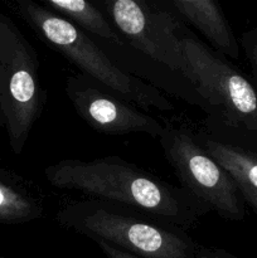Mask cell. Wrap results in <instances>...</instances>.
I'll use <instances>...</instances> for the list:
<instances>
[{
	"mask_svg": "<svg viewBox=\"0 0 257 258\" xmlns=\"http://www.w3.org/2000/svg\"><path fill=\"white\" fill-rule=\"evenodd\" d=\"M44 176L54 188L121 204L185 231L212 212L181 186L171 185L118 156L65 159L47 166Z\"/></svg>",
	"mask_w": 257,
	"mask_h": 258,
	"instance_id": "6da1fadb",
	"label": "cell"
},
{
	"mask_svg": "<svg viewBox=\"0 0 257 258\" xmlns=\"http://www.w3.org/2000/svg\"><path fill=\"white\" fill-rule=\"evenodd\" d=\"M55 219L93 242L102 241L140 258H193L199 246L175 224L92 198L66 204Z\"/></svg>",
	"mask_w": 257,
	"mask_h": 258,
	"instance_id": "7a4b0ae2",
	"label": "cell"
},
{
	"mask_svg": "<svg viewBox=\"0 0 257 258\" xmlns=\"http://www.w3.org/2000/svg\"><path fill=\"white\" fill-rule=\"evenodd\" d=\"M12 7L48 45L80 68L82 75L140 107L163 112L174 110L171 101L158 88L115 64L87 33L70 20L33 0H15Z\"/></svg>",
	"mask_w": 257,
	"mask_h": 258,
	"instance_id": "3957f363",
	"label": "cell"
},
{
	"mask_svg": "<svg viewBox=\"0 0 257 258\" xmlns=\"http://www.w3.org/2000/svg\"><path fill=\"white\" fill-rule=\"evenodd\" d=\"M186 72L207 105V134L244 131L257 134V92L253 83L224 55L208 48L189 32L179 27Z\"/></svg>",
	"mask_w": 257,
	"mask_h": 258,
	"instance_id": "277c9868",
	"label": "cell"
},
{
	"mask_svg": "<svg viewBox=\"0 0 257 258\" xmlns=\"http://www.w3.org/2000/svg\"><path fill=\"white\" fill-rule=\"evenodd\" d=\"M47 96L37 50L17 23L0 12V127L15 155L24 150Z\"/></svg>",
	"mask_w": 257,
	"mask_h": 258,
	"instance_id": "5b68a950",
	"label": "cell"
},
{
	"mask_svg": "<svg viewBox=\"0 0 257 258\" xmlns=\"http://www.w3.org/2000/svg\"><path fill=\"white\" fill-rule=\"evenodd\" d=\"M158 140L181 188L227 221L244 218L246 203L236 179L209 155L197 134L165 125Z\"/></svg>",
	"mask_w": 257,
	"mask_h": 258,
	"instance_id": "8992f818",
	"label": "cell"
},
{
	"mask_svg": "<svg viewBox=\"0 0 257 258\" xmlns=\"http://www.w3.org/2000/svg\"><path fill=\"white\" fill-rule=\"evenodd\" d=\"M106 14L128 44L150 59L185 76L186 64L175 14L143 0L103 3Z\"/></svg>",
	"mask_w": 257,
	"mask_h": 258,
	"instance_id": "52a82bcc",
	"label": "cell"
},
{
	"mask_svg": "<svg viewBox=\"0 0 257 258\" xmlns=\"http://www.w3.org/2000/svg\"><path fill=\"white\" fill-rule=\"evenodd\" d=\"M66 93L77 115L97 133L110 136L145 134L159 139L165 125L133 102L85 75L67 78Z\"/></svg>",
	"mask_w": 257,
	"mask_h": 258,
	"instance_id": "ba28073f",
	"label": "cell"
},
{
	"mask_svg": "<svg viewBox=\"0 0 257 258\" xmlns=\"http://www.w3.org/2000/svg\"><path fill=\"white\" fill-rule=\"evenodd\" d=\"M170 12L202 33L207 42L224 57L239 59L241 44L222 10L214 0H173Z\"/></svg>",
	"mask_w": 257,
	"mask_h": 258,
	"instance_id": "9c48e42d",
	"label": "cell"
},
{
	"mask_svg": "<svg viewBox=\"0 0 257 258\" xmlns=\"http://www.w3.org/2000/svg\"><path fill=\"white\" fill-rule=\"evenodd\" d=\"M43 216L40 191L23 175L0 165V223H29Z\"/></svg>",
	"mask_w": 257,
	"mask_h": 258,
	"instance_id": "30bf717a",
	"label": "cell"
},
{
	"mask_svg": "<svg viewBox=\"0 0 257 258\" xmlns=\"http://www.w3.org/2000/svg\"><path fill=\"white\" fill-rule=\"evenodd\" d=\"M43 7L70 20L72 24L115 44H122V37L98 8L85 0H43ZM83 30V32H85Z\"/></svg>",
	"mask_w": 257,
	"mask_h": 258,
	"instance_id": "8fae6325",
	"label": "cell"
},
{
	"mask_svg": "<svg viewBox=\"0 0 257 258\" xmlns=\"http://www.w3.org/2000/svg\"><path fill=\"white\" fill-rule=\"evenodd\" d=\"M209 155L236 180L244 181L257 190V154L212 138L204 131L197 134Z\"/></svg>",
	"mask_w": 257,
	"mask_h": 258,
	"instance_id": "7c38bea8",
	"label": "cell"
},
{
	"mask_svg": "<svg viewBox=\"0 0 257 258\" xmlns=\"http://www.w3.org/2000/svg\"><path fill=\"white\" fill-rule=\"evenodd\" d=\"M242 49H243L244 55L247 58L249 67H251L252 76L254 81V88L257 92V27L251 28V29L243 32L241 37Z\"/></svg>",
	"mask_w": 257,
	"mask_h": 258,
	"instance_id": "4fadbf2b",
	"label": "cell"
},
{
	"mask_svg": "<svg viewBox=\"0 0 257 258\" xmlns=\"http://www.w3.org/2000/svg\"><path fill=\"white\" fill-rule=\"evenodd\" d=\"M237 185H238L239 193H241L242 198H243L244 203L252 208V211L257 214V190L252 188L251 185L246 184L244 181L236 180Z\"/></svg>",
	"mask_w": 257,
	"mask_h": 258,
	"instance_id": "5bb4252c",
	"label": "cell"
},
{
	"mask_svg": "<svg viewBox=\"0 0 257 258\" xmlns=\"http://www.w3.org/2000/svg\"><path fill=\"white\" fill-rule=\"evenodd\" d=\"M193 258H237L233 254L223 251V249L212 248V247H204L199 244Z\"/></svg>",
	"mask_w": 257,
	"mask_h": 258,
	"instance_id": "9a60e30c",
	"label": "cell"
},
{
	"mask_svg": "<svg viewBox=\"0 0 257 258\" xmlns=\"http://www.w3.org/2000/svg\"><path fill=\"white\" fill-rule=\"evenodd\" d=\"M100 249L102 251V253L105 254L106 258H140V257H136L134 254L127 253V252L122 251V249H118L116 247L111 246V244L105 243L102 241H97L96 242Z\"/></svg>",
	"mask_w": 257,
	"mask_h": 258,
	"instance_id": "2e32d148",
	"label": "cell"
},
{
	"mask_svg": "<svg viewBox=\"0 0 257 258\" xmlns=\"http://www.w3.org/2000/svg\"><path fill=\"white\" fill-rule=\"evenodd\" d=\"M0 258H2V257H0Z\"/></svg>",
	"mask_w": 257,
	"mask_h": 258,
	"instance_id": "e0dca14e",
	"label": "cell"
}]
</instances>
